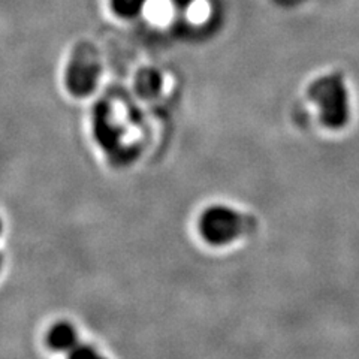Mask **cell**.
I'll return each mask as SVG.
<instances>
[{"instance_id": "obj_1", "label": "cell", "mask_w": 359, "mask_h": 359, "mask_svg": "<svg viewBox=\"0 0 359 359\" xmlns=\"http://www.w3.org/2000/svg\"><path fill=\"white\" fill-rule=\"evenodd\" d=\"M309 97L319 107L320 120L327 128L340 129L349 121V92L341 74H331L314 81L309 88Z\"/></svg>"}, {"instance_id": "obj_2", "label": "cell", "mask_w": 359, "mask_h": 359, "mask_svg": "<svg viewBox=\"0 0 359 359\" xmlns=\"http://www.w3.org/2000/svg\"><path fill=\"white\" fill-rule=\"evenodd\" d=\"M199 232L207 243L224 245L250 231L253 222L237 210L226 205H212L199 217Z\"/></svg>"}, {"instance_id": "obj_3", "label": "cell", "mask_w": 359, "mask_h": 359, "mask_svg": "<svg viewBox=\"0 0 359 359\" xmlns=\"http://www.w3.org/2000/svg\"><path fill=\"white\" fill-rule=\"evenodd\" d=\"M99 78V63L88 50L78 51L67 69V87L75 96H86L95 88Z\"/></svg>"}, {"instance_id": "obj_4", "label": "cell", "mask_w": 359, "mask_h": 359, "mask_svg": "<svg viewBox=\"0 0 359 359\" xmlns=\"http://www.w3.org/2000/svg\"><path fill=\"white\" fill-rule=\"evenodd\" d=\"M78 343V332L69 322H57L47 334V344L55 352L69 353Z\"/></svg>"}, {"instance_id": "obj_5", "label": "cell", "mask_w": 359, "mask_h": 359, "mask_svg": "<svg viewBox=\"0 0 359 359\" xmlns=\"http://www.w3.org/2000/svg\"><path fill=\"white\" fill-rule=\"evenodd\" d=\"M147 0H111L112 8L121 17H135L141 13Z\"/></svg>"}, {"instance_id": "obj_6", "label": "cell", "mask_w": 359, "mask_h": 359, "mask_svg": "<svg viewBox=\"0 0 359 359\" xmlns=\"http://www.w3.org/2000/svg\"><path fill=\"white\" fill-rule=\"evenodd\" d=\"M66 356L67 359H107L99 353L96 347L86 343H78L69 353H66Z\"/></svg>"}, {"instance_id": "obj_7", "label": "cell", "mask_w": 359, "mask_h": 359, "mask_svg": "<svg viewBox=\"0 0 359 359\" xmlns=\"http://www.w3.org/2000/svg\"><path fill=\"white\" fill-rule=\"evenodd\" d=\"M0 269H2V256H0Z\"/></svg>"}, {"instance_id": "obj_8", "label": "cell", "mask_w": 359, "mask_h": 359, "mask_svg": "<svg viewBox=\"0 0 359 359\" xmlns=\"http://www.w3.org/2000/svg\"><path fill=\"white\" fill-rule=\"evenodd\" d=\"M0 232H2V220H0Z\"/></svg>"}]
</instances>
